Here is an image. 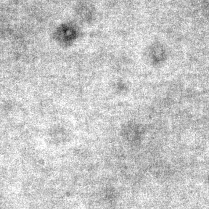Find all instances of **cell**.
<instances>
[{"label": "cell", "mask_w": 209, "mask_h": 209, "mask_svg": "<svg viewBox=\"0 0 209 209\" xmlns=\"http://www.w3.org/2000/svg\"><path fill=\"white\" fill-rule=\"evenodd\" d=\"M77 36V31L74 26L64 24L60 26L56 31L55 37L60 43L69 44L75 41Z\"/></svg>", "instance_id": "6da1fadb"}]
</instances>
